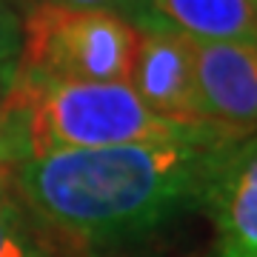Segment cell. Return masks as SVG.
<instances>
[{
	"mask_svg": "<svg viewBox=\"0 0 257 257\" xmlns=\"http://www.w3.org/2000/svg\"><path fill=\"white\" fill-rule=\"evenodd\" d=\"M20 55V15L6 0H0V83L9 86Z\"/></svg>",
	"mask_w": 257,
	"mask_h": 257,
	"instance_id": "cell-9",
	"label": "cell"
},
{
	"mask_svg": "<svg viewBox=\"0 0 257 257\" xmlns=\"http://www.w3.org/2000/svg\"><path fill=\"white\" fill-rule=\"evenodd\" d=\"M146 23L206 43H257V0H146Z\"/></svg>",
	"mask_w": 257,
	"mask_h": 257,
	"instance_id": "cell-7",
	"label": "cell"
},
{
	"mask_svg": "<svg viewBox=\"0 0 257 257\" xmlns=\"http://www.w3.org/2000/svg\"><path fill=\"white\" fill-rule=\"evenodd\" d=\"M203 209L214 226V257H257V132L229 149Z\"/></svg>",
	"mask_w": 257,
	"mask_h": 257,
	"instance_id": "cell-6",
	"label": "cell"
},
{
	"mask_svg": "<svg viewBox=\"0 0 257 257\" xmlns=\"http://www.w3.org/2000/svg\"><path fill=\"white\" fill-rule=\"evenodd\" d=\"M140 32L111 9L35 3L20 18L18 80L128 83Z\"/></svg>",
	"mask_w": 257,
	"mask_h": 257,
	"instance_id": "cell-3",
	"label": "cell"
},
{
	"mask_svg": "<svg viewBox=\"0 0 257 257\" xmlns=\"http://www.w3.org/2000/svg\"><path fill=\"white\" fill-rule=\"evenodd\" d=\"M194 80L209 123L257 132V43L192 40Z\"/></svg>",
	"mask_w": 257,
	"mask_h": 257,
	"instance_id": "cell-5",
	"label": "cell"
},
{
	"mask_svg": "<svg viewBox=\"0 0 257 257\" xmlns=\"http://www.w3.org/2000/svg\"><path fill=\"white\" fill-rule=\"evenodd\" d=\"M237 140L243 138L57 152L20 160L15 186L29 214L63 243L111 251L203 209Z\"/></svg>",
	"mask_w": 257,
	"mask_h": 257,
	"instance_id": "cell-1",
	"label": "cell"
},
{
	"mask_svg": "<svg viewBox=\"0 0 257 257\" xmlns=\"http://www.w3.org/2000/svg\"><path fill=\"white\" fill-rule=\"evenodd\" d=\"M138 55L128 86L157 114L183 123H209L194 80L192 37L163 23L138 26Z\"/></svg>",
	"mask_w": 257,
	"mask_h": 257,
	"instance_id": "cell-4",
	"label": "cell"
},
{
	"mask_svg": "<svg viewBox=\"0 0 257 257\" xmlns=\"http://www.w3.org/2000/svg\"><path fill=\"white\" fill-rule=\"evenodd\" d=\"M226 138H246V132L163 117L128 83L12 77L0 97V157L18 163L57 152Z\"/></svg>",
	"mask_w": 257,
	"mask_h": 257,
	"instance_id": "cell-2",
	"label": "cell"
},
{
	"mask_svg": "<svg viewBox=\"0 0 257 257\" xmlns=\"http://www.w3.org/2000/svg\"><path fill=\"white\" fill-rule=\"evenodd\" d=\"M0 163H3V157H0Z\"/></svg>",
	"mask_w": 257,
	"mask_h": 257,
	"instance_id": "cell-11",
	"label": "cell"
},
{
	"mask_svg": "<svg viewBox=\"0 0 257 257\" xmlns=\"http://www.w3.org/2000/svg\"><path fill=\"white\" fill-rule=\"evenodd\" d=\"M43 3L74 6V9H111L128 18L135 26H140L146 20V0H43Z\"/></svg>",
	"mask_w": 257,
	"mask_h": 257,
	"instance_id": "cell-10",
	"label": "cell"
},
{
	"mask_svg": "<svg viewBox=\"0 0 257 257\" xmlns=\"http://www.w3.org/2000/svg\"><path fill=\"white\" fill-rule=\"evenodd\" d=\"M0 257H49L43 234L29 214L12 200L0 197Z\"/></svg>",
	"mask_w": 257,
	"mask_h": 257,
	"instance_id": "cell-8",
	"label": "cell"
}]
</instances>
